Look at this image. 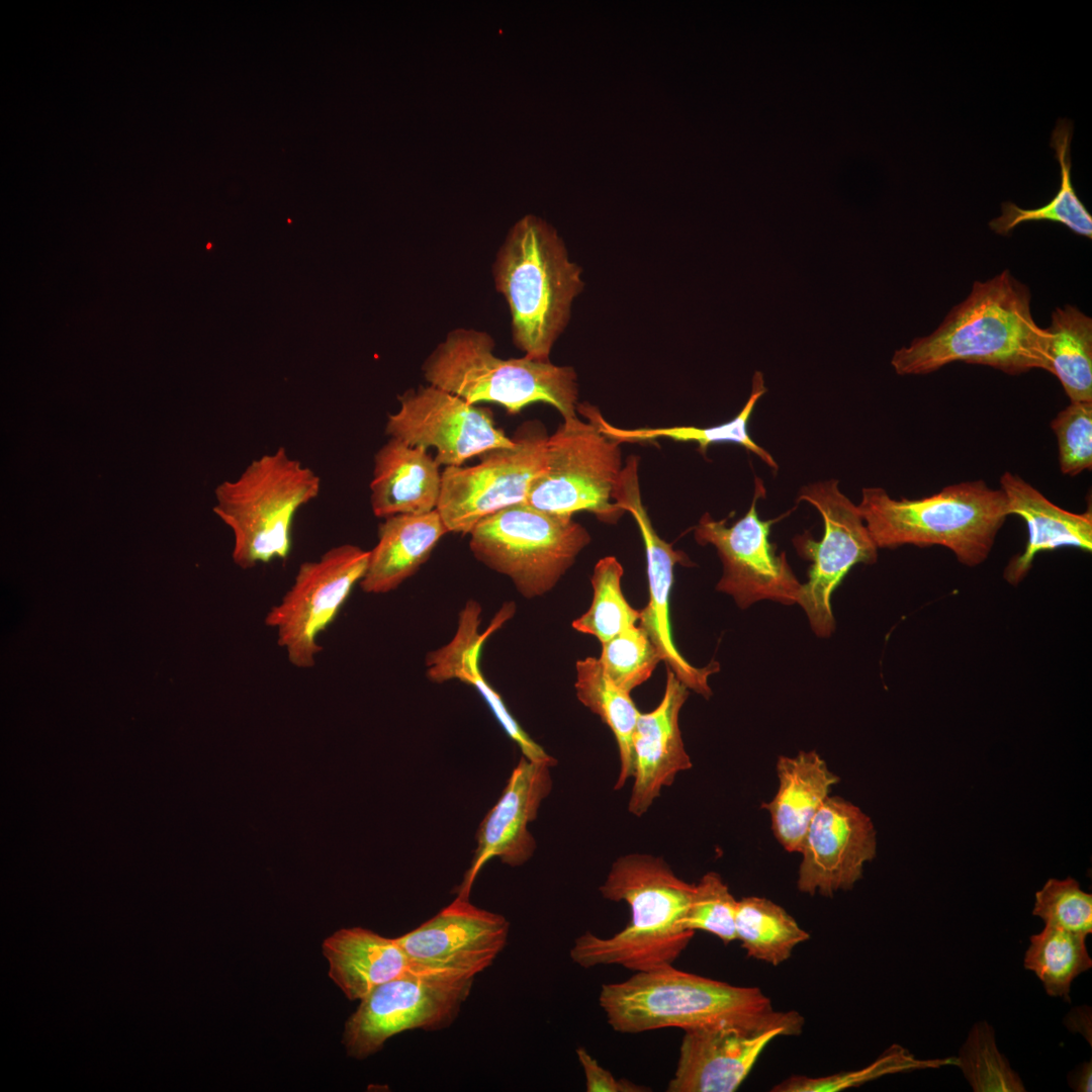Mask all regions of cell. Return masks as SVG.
Listing matches in <instances>:
<instances>
[{
	"label": "cell",
	"mask_w": 1092,
	"mask_h": 1092,
	"mask_svg": "<svg viewBox=\"0 0 1092 1092\" xmlns=\"http://www.w3.org/2000/svg\"><path fill=\"white\" fill-rule=\"evenodd\" d=\"M1030 304L1029 288L1009 270L975 281L936 330L895 351L891 364L899 375L928 374L953 362L1010 375L1051 372L1050 334L1033 320Z\"/></svg>",
	"instance_id": "cell-1"
},
{
	"label": "cell",
	"mask_w": 1092,
	"mask_h": 1092,
	"mask_svg": "<svg viewBox=\"0 0 1092 1092\" xmlns=\"http://www.w3.org/2000/svg\"><path fill=\"white\" fill-rule=\"evenodd\" d=\"M801 500L811 504L821 514L824 531L819 541L809 533L793 540L800 556L811 561L798 604L805 611L812 631L827 638L835 630L831 594L855 564L875 563L879 548L858 506L840 491L837 480L803 486L797 497V502Z\"/></svg>",
	"instance_id": "cell-12"
},
{
	"label": "cell",
	"mask_w": 1092,
	"mask_h": 1092,
	"mask_svg": "<svg viewBox=\"0 0 1092 1092\" xmlns=\"http://www.w3.org/2000/svg\"><path fill=\"white\" fill-rule=\"evenodd\" d=\"M779 788L761 807L770 816L771 829L787 851L799 852L806 831L839 778L816 751H801L777 762Z\"/></svg>",
	"instance_id": "cell-27"
},
{
	"label": "cell",
	"mask_w": 1092,
	"mask_h": 1092,
	"mask_svg": "<svg viewBox=\"0 0 1092 1092\" xmlns=\"http://www.w3.org/2000/svg\"><path fill=\"white\" fill-rule=\"evenodd\" d=\"M548 435L538 421L518 428L514 446L491 450L473 466H448L442 472L437 506L449 533L469 534L483 518L525 503L547 466Z\"/></svg>",
	"instance_id": "cell-11"
},
{
	"label": "cell",
	"mask_w": 1092,
	"mask_h": 1092,
	"mask_svg": "<svg viewBox=\"0 0 1092 1092\" xmlns=\"http://www.w3.org/2000/svg\"><path fill=\"white\" fill-rule=\"evenodd\" d=\"M1073 122L1059 118L1052 131L1050 146L1060 164L1061 184L1053 199L1037 208L1023 209L1011 201L1001 205V215L989 222L990 229L1002 236L1009 235L1018 224L1050 220L1066 225L1076 235L1092 239V215L1078 197L1071 179V142Z\"/></svg>",
	"instance_id": "cell-29"
},
{
	"label": "cell",
	"mask_w": 1092,
	"mask_h": 1092,
	"mask_svg": "<svg viewBox=\"0 0 1092 1092\" xmlns=\"http://www.w3.org/2000/svg\"><path fill=\"white\" fill-rule=\"evenodd\" d=\"M694 887L661 857L630 853L617 858L600 892L607 900L626 902L630 921L607 938L593 932L576 937L572 962L584 969L617 965L635 973L672 966L695 933L680 926Z\"/></svg>",
	"instance_id": "cell-3"
},
{
	"label": "cell",
	"mask_w": 1092,
	"mask_h": 1092,
	"mask_svg": "<svg viewBox=\"0 0 1092 1092\" xmlns=\"http://www.w3.org/2000/svg\"><path fill=\"white\" fill-rule=\"evenodd\" d=\"M767 391L764 385L763 374L755 371L752 377L750 395L741 411L729 422L712 427H670V428H643L621 429L611 425L602 416L600 411L587 403H577L576 412H579L587 421L592 422L607 437L623 442H647L659 438L671 439L681 442H696L699 444V452L706 454L710 445L720 443H734L758 456L765 464L775 471L779 465L774 457L762 447L757 445L748 433V422L757 400Z\"/></svg>",
	"instance_id": "cell-28"
},
{
	"label": "cell",
	"mask_w": 1092,
	"mask_h": 1092,
	"mask_svg": "<svg viewBox=\"0 0 1092 1092\" xmlns=\"http://www.w3.org/2000/svg\"><path fill=\"white\" fill-rule=\"evenodd\" d=\"M619 445L589 421L565 419L548 437L546 470L533 482L525 503L570 517L586 511L616 523L625 513L612 496L623 467Z\"/></svg>",
	"instance_id": "cell-9"
},
{
	"label": "cell",
	"mask_w": 1092,
	"mask_h": 1092,
	"mask_svg": "<svg viewBox=\"0 0 1092 1092\" xmlns=\"http://www.w3.org/2000/svg\"><path fill=\"white\" fill-rule=\"evenodd\" d=\"M551 766L522 756L499 799L479 825L477 846L457 896L469 898L477 875L491 858L519 867L532 857L536 842L528 826L552 789Z\"/></svg>",
	"instance_id": "cell-19"
},
{
	"label": "cell",
	"mask_w": 1092,
	"mask_h": 1092,
	"mask_svg": "<svg viewBox=\"0 0 1092 1092\" xmlns=\"http://www.w3.org/2000/svg\"><path fill=\"white\" fill-rule=\"evenodd\" d=\"M398 401V411L388 415L385 433L411 446L435 448L440 465L462 466L474 456L515 444L495 426L489 408L435 385L408 389Z\"/></svg>",
	"instance_id": "cell-15"
},
{
	"label": "cell",
	"mask_w": 1092,
	"mask_h": 1092,
	"mask_svg": "<svg viewBox=\"0 0 1092 1092\" xmlns=\"http://www.w3.org/2000/svg\"><path fill=\"white\" fill-rule=\"evenodd\" d=\"M440 466L427 448L389 438L374 456L370 482L373 514L385 519L436 510L442 488Z\"/></svg>",
	"instance_id": "cell-24"
},
{
	"label": "cell",
	"mask_w": 1092,
	"mask_h": 1092,
	"mask_svg": "<svg viewBox=\"0 0 1092 1092\" xmlns=\"http://www.w3.org/2000/svg\"><path fill=\"white\" fill-rule=\"evenodd\" d=\"M473 979L456 971L417 968L376 987L345 1023L347 1054L365 1059L400 1032L446 1028L468 998Z\"/></svg>",
	"instance_id": "cell-10"
},
{
	"label": "cell",
	"mask_w": 1092,
	"mask_h": 1092,
	"mask_svg": "<svg viewBox=\"0 0 1092 1092\" xmlns=\"http://www.w3.org/2000/svg\"><path fill=\"white\" fill-rule=\"evenodd\" d=\"M858 509L879 549L939 545L970 567L988 558L1009 516L1004 492L982 479L949 484L916 499H896L882 487H864Z\"/></svg>",
	"instance_id": "cell-5"
},
{
	"label": "cell",
	"mask_w": 1092,
	"mask_h": 1092,
	"mask_svg": "<svg viewBox=\"0 0 1092 1092\" xmlns=\"http://www.w3.org/2000/svg\"><path fill=\"white\" fill-rule=\"evenodd\" d=\"M449 533L436 510L420 515L401 514L384 519L359 584L368 594L398 587L429 559L440 539Z\"/></svg>",
	"instance_id": "cell-26"
},
{
	"label": "cell",
	"mask_w": 1092,
	"mask_h": 1092,
	"mask_svg": "<svg viewBox=\"0 0 1092 1092\" xmlns=\"http://www.w3.org/2000/svg\"><path fill=\"white\" fill-rule=\"evenodd\" d=\"M639 459L629 456L622 467L613 490V499L624 512H629L637 523L645 546L649 601L640 610L639 626L644 629L675 677L706 699L712 691L708 677L717 672L719 663L714 661L705 667H696L687 661L676 649L669 620V596L673 583V569L676 563L687 556L673 549L672 545L661 539L654 530L645 507L642 504L639 476Z\"/></svg>",
	"instance_id": "cell-16"
},
{
	"label": "cell",
	"mask_w": 1092,
	"mask_h": 1092,
	"mask_svg": "<svg viewBox=\"0 0 1092 1092\" xmlns=\"http://www.w3.org/2000/svg\"><path fill=\"white\" fill-rule=\"evenodd\" d=\"M1029 940L1024 968L1036 975L1048 995L1070 1001L1073 981L1092 967L1086 935L1045 924Z\"/></svg>",
	"instance_id": "cell-33"
},
{
	"label": "cell",
	"mask_w": 1092,
	"mask_h": 1092,
	"mask_svg": "<svg viewBox=\"0 0 1092 1092\" xmlns=\"http://www.w3.org/2000/svg\"><path fill=\"white\" fill-rule=\"evenodd\" d=\"M1045 924L1075 933H1092V895L1073 878L1050 879L1036 892L1032 910Z\"/></svg>",
	"instance_id": "cell-39"
},
{
	"label": "cell",
	"mask_w": 1092,
	"mask_h": 1092,
	"mask_svg": "<svg viewBox=\"0 0 1092 1092\" xmlns=\"http://www.w3.org/2000/svg\"><path fill=\"white\" fill-rule=\"evenodd\" d=\"M1008 513L1026 523L1028 540L1024 551L1013 557L1004 569L1005 580L1018 584L1029 572L1035 556L1061 547L1092 551V510L1082 514L1066 511L1049 500L1019 475L1005 471L1000 479Z\"/></svg>",
	"instance_id": "cell-23"
},
{
	"label": "cell",
	"mask_w": 1092,
	"mask_h": 1092,
	"mask_svg": "<svg viewBox=\"0 0 1092 1092\" xmlns=\"http://www.w3.org/2000/svg\"><path fill=\"white\" fill-rule=\"evenodd\" d=\"M510 922L457 896L448 906L412 931L396 937L418 968L450 970L475 977L490 967L505 948Z\"/></svg>",
	"instance_id": "cell-17"
},
{
	"label": "cell",
	"mask_w": 1092,
	"mask_h": 1092,
	"mask_svg": "<svg viewBox=\"0 0 1092 1092\" xmlns=\"http://www.w3.org/2000/svg\"><path fill=\"white\" fill-rule=\"evenodd\" d=\"M599 1004L610 1026L622 1033L733 1026L797 1035L804 1025L798 1012L776 1011L759 988L730 985L673 966L604 984Z\"/></svg>",
	"instance_id": "cell-2"
},
{
	"label": "cell",
	"mask_w": 1092,
	"mask_h": 1092,
	"mask_svg": "<svg viewBox=\"0 0 1092 1092\" xmlns=\"http://www.w3.org/2000/svg\"><path fill=\"white\" fill-rule=\"evenodd\" d=\"M1049 355L1051 373L1071 401L1092 402V320L1066 304L1052 313Z\"/></svg>",
	"instance_id": "cell-31"
},
{
	"label": "cell",
	"mask_w": 1092,
	"mask_h": 1092,
	"mask_svg": "<svg viewBox=\"0 0 1092 1092\" xmlns=\"http://www.w3.org/2000/svg\"><path fill=\"white\" fill-rule=\"evenodd\" d=\"M623 572V566L616 557L607 556L598 561L592 576L593 603L583 615L572 622L575 630L593 635L604 643L636 625L640 620V610L632 608L622 593Z\"/></svg>",
	"instance_id": "cell-34"
},
{
	"label": "cell",
	"mask_w": 1092,
	"mask_h": 1092,
	"mask_svg": "<svg viewBox=\"0 0 1092 1092\" xmlns=\"http://www.w3.org/2000/svg\"><path fill=\"white\" fill-rule=\"evenodd\" d=\"M737 900L715 872L705 874L694 891L680 921L685 930H703L719 937L724 943L737 939L735 916Z\"/></svg>",
	"instance_id": "cell-38"
},
{
	"label": "cell",
	"mask_w": 1092,
	"mask_h": 1092,
	"mask_svg": "<svg viewBox=\"0 0 1092 1092\" xmlns=\"http://www.w3.org/2000/svg\"><path fill=\"white\" fill-rule=\"evenodd\" d=\"M577 699L612 730L619 749L620 771L615 789L633 777L632 737L639 718L630 693L616 686L605 673L599 658L576 662Z\"/></svg>",
	"instance_id": "cell-30"
},
{
	"label": "cell",
	"mask_w": 1092,
	"mask_h": 1092,
	"mask_svg": "<svg viewBox=\"0 0 1092 1092\" xmlns=\"http://www.w3.org/2000/svg\"><path fill=\"white\" fill-rule=\"evenodd\" d=\"M958 1065L974 1091H1025L1019 1076L999 1053L994 1031L986 1022L974 1025L962 1046Z\"/></svg>",
	"instance_id": "cell-36"
},
{
	"label": "cell",
	"mask_w": 1092,
	"mask_h": 1092,
	"mask_svg": "<svg viewBox=\"0 0 1092 1092\" xmlns=\"http://www.w3.org/2000/svg\"><path fill=\"white\" fill-rule=\"evenodd\" d=\"M329 976L349 1000L417 969L396 938L363 927L342 928L323 942Z\"/></svg>",
	"instance_id": "cell-25"
},
{
	"label": "cell",
	"mask_w": 1092,
	"mask_h": 1092,
	"mask_svg": "<svg viewBox=\"0 0 1092 1092\" xmlns=\"http://www.w3.org/2000/svg\"><path fill=\"white\" fill-rule=\"evenodd\" d=\"M494 347L484 331L453 329L425 360L424 377L470 403H495L511 415L544 402L563 420L576 417L578 385L572 367L526 356L503 359Z\"/></svg>",
	"instance_id": "cell-6"
},
{
	"label": "cell",
	"mask_w": 1092,
	"mask_h": 1092,
	"mask_svg": "<svg viewBox=\"0 0 1092 1092\" xmlns=\"http://www.w3.org/2000/svg\"><path fill=\"white\" fill-rule=\"evenodd\" d=\"M871 818L840 797H828L812 819L801 844L797 886L802 893L832 896L849 890L876 855Z\"/></svg>",
	"instance_id": "cell-18"
},
{
	"label": "cell",
	"mask_w": 1092,
	"mask_h": 1092,
	"mask_svg": "<svg viewBox=\"0 0 1092 1092\" xmlns=\"http://www.w3.org/2000/svg\"><path fill=\"white\" fill-rule=\"evenodd\" d=\"M491 274L510 310L515 346L528 358L549 361L584 286L562 239L544 219L525 215L508 232Z\"/></svg>",
	"instance_id": "cell-4"
},
{
	"label": "cell",
	"mask_w": 1092,
	"mask_h": 1092,
	"mask_svg": "<svg viewBox=\"0 0 1092 1092\" xmlns=\"http://www.w3.org/2000/svg\"><path fill=\"white\" fill-rule=\"evenodd\" d=\"M781 1029L726 1026L685 1031L668 1092H733Z\"/></svg>",
	"instance_id": "cell-20"
},
{
	"label": "cell",
	"mask_w": 1092,
	"mask_h": 1092,
	"mask_svg": "<svg viewBox=\"0 0 1092 1092\" xmlns=\"http://www.w3.org/2000/svg\"><path fill=\"white\" fill-rule=\"evenodd\" d=\"M1092 1080V1065L1091 1062L1083 1063L1077 1067L1070 1076L1069 1084L1073 1090L1078 1092H1090Z\"/></svg>",
	"instance_id": "cell-42"
},
{
	"label": "cell",
	"mask_w": 1092,
	"mask_h": 1092,
	"mask_svg": "<svg viewBox=\"0 0 1092 1092\" xmlns=\"http://www.w3.org/2000/svg\"><path fill=\"white\" fill-rule=\"evenodd\" d=\"M602 644L599 660L605 673L627 693L647 680L661 660L640 626L629 627Z\"/></svg>",
	"instance_id": "cell-37"
},
{
	"label": "cell",
	"mask_w": 1092,
	"mask_h": 1092,
	"mask_svg": "<svg viewBox=\"0 0 1092 1092\" xmlns=\"http://www.w3.org/2000/svg\"><path fill=\"white\" fill-rule=\"evenodd\" d=\"M1063 474L1076 476L1092 467V402L1071 401L1051 423Z\"/></svg>",
	"instance_id": "cell-40"
},
{
	"label": "cell",
	"mask_w": 1092,
	"mask_h": 1092,
	"mask_svg": "<svg viewBox=\"0 0 1092 1092\" xmlns=\"http://www.w3.org/2000/svg\"><path fill=\"white\" fill-rule=\"evenodd\" d=\"M765 492L762 480L755 477L751 505L741 519L727 526V519L716 521L706 513L694 531L696 541L713 545L721 559L723 573L716 589L730 595L741 609L763 600L798 604L801 595L802 583L786 553L778 555L769 540L778 519L762 521L758 517L757 499Z\"/></svg>",
	"instance_id": "cell-14"
},
{
	"label": "cell",
	"mask_w": 1092,
	"mask_h": 1092,
	"mask_svg": "<svg viewBox=\"0 0 1092 1092\" xmlns=\"http://www.w3.org/2000/svg\"><path fill=\"white\" fill-rule=\"evenodd\" d=\"M513 607L505 606L489 627L480 633V607L474 601H469L460 613L458 629L453 639L427 656V675L436 682L456 678L473 686L509 737L518 744L524 757L531 761L555 765L556 759L523 730L507 709L499 694L487 682L479 669V654L484 641L513 615Z\"/></svg>",
	"instance_id": "cell-22"
},
{
	"label": "cell",
	"mask_w": 1092,
	"mask_h": 1092,
	"mask_svg": "<svg viewBox=\"0 0 1092 1092\" xmlns=\"http://www.w3.org/2000/svg\"><path fill=\"white\" fill-rule=\"evenodd\" d=\"M688 697V688L668 669L659 705L639 715L632 737L634 783L628 804L635 816L646 813L661 790L692 767L678 724Z\"/></svg>",
	"instance_id": "cell-21"
},
{
	"label": "cell",
	"mask_w": 1092,
	"mask_h": 1092,
	"mask_svg": "<svg viewBox=\"0 0 1092 1092\" xmlns=\"http://www.w3.org/2000/svg\"><path fill=\"white\" fill-rule=\"evenodd\" d=\"M368 558L369 550L342 544L317 560L300 564L292 585L264 620L276 630L277 642L292 665L310 668L315 664L322 651L317 637L334 622L362 579Z\"/></svg>",
	"instance_id": "cell-13"
},
{
	"label": "cell",
	"mask_w": 1092,
	"mask_h": 1092,
	"mask_svg": "<svg viewBox=\"0 0 1092 1092\" xmlns=\"http://www.w3.org/2000/svg\"><path fill=\"white\" fill-rule=\"evenodd\" d=\"M321 478L283 447L254 459L216 488L215 513L233 530V559L250 569L286 559L298 510L320 493Z\"/></svg>",
	"instance_id": "cell-7"
},
{
	"label": "cell",
	"mask_w": 1092,
	"mask_h": 1092,
	"mask_svg": "<svg viewBox=\"0 0 1092 1092\" xmlns=\"http://www.w3.org/2000/svg\"><path fill=\"white\" fill-rule=\"evenodd\" d=\"M469 535L475 558L509 576L527 599L551 590L590 542L586 529L572 517L526 503L483 518Z\"/></svg>",
	"instance_id": "cell-8"
},
{
	"label": "cell",
	"mask_w": 1092,
	"mask_h": 1092,
	"mask_svg": "<svg viewBox=\"0 0 1092 1092\" xmlns=\"http://www.w3.org/2000/svg\"><path fill=\"white\" fill-rule=\"evenodd\" d=\"M958 1065V1059L919 1060L900 1045H893L871 1065L850 1072H840L825 1077L810 1078L793 1076L777 1085L778 1092H837L882 1076L919 1069Z\"/></svg>",
	"instance_id": "cell-35"
},
{
	"label": "cell",
	"mask_w": 1092,
	"mask_h": 1092,
	"mask_svg": "<svg viewBox=\"0 0 1092 1092\" xmlns=\"http://www.w3.org/2000/svg\"><path fill=\"white\" fill-rule=\"evenodd\" d=\"M736 937L747 956L778 966L810 935L781 906L760 897L737 901Z\"/></svg>",
	"instance_id": "cell-32"
},
{
	"label": "cell",
	"mask_w": 1092,
	"mask_h": 1092,
	"mask_svg": "<svg viewBox=\"0 0 1092 1092\" xmlns=\"http://www.w3.org/2000/svg\"><path fill=\"white\" fill-rule=\"evenodd\" d=\"M576 1055L585 1076L587 1092H646L648 1087L637 1085L627 1079H617L603 1068L588 1052L580 1046Z\"/></svg>",
	"instance_id": "cell-41"
}]
</instances>
